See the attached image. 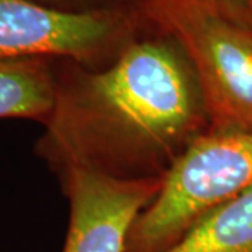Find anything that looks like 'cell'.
I'll return each mask as SVG.
<instances>
[{"label":"cell","instance_id":"cell-1","mask_svg":"<svg viewBox=\"0 0 252 252\" xmlns=\"http://www.w3.org/2000/svg\"><path fill=\"white\" fill-rule=\"evenodd\" d=\"M35 144L58 174L164 178L209 130L198 79L171 38L146 30L112 62L90 69L55 61V99Z\"/></svg>","mask_w":252,"mask_h":252},{"label":"cell","instance_id":"cell-2","mask_svg":"<svg viewBox=\"0 0 252 252\" xmlns=\"http://www.w3.org/2000/svg\"><path fill=\"white\" fill-rule=\"evenodd\" d=\"M146 30L171 38L198 79L209 130H252V21L206 0H132Z\"/></svg>","mask_w":252,"mask_h":252},{"label":"cell","instance_id":"cell-3","mask_svg":"<svg viewBox=\"0 0 252 252\" xmlns=\"http://www.w3.org/2000/svg\"><path fill=\"white\" fill-rule=\"evenodd\" d=\"M252 188V130H207L195 139L136 219L125 252H162L216 207Z\"/></svg>","mask_w":252,"mask_h":252},{"label":"cell","instance_id":"cell-4","mask_svg":"<svg viewBox=\"0 0 252 252\" xmlns=\"http://www.w3.org/2000/svg\"><path fill=\"white\" fill-rule=\"evenodd\" d=\"M143 31L132 6L67 11L32 0H0V63L51 59L101 69Z\"/></svg>","mask_w":252,"mask_h":252},{"label":"cell","instance_id":"cell-5","mask_svg":"<svg viewBox=\"0 0 252 252\" xmlns=\"http://www.w3.org/2000/svg\"><path fill=\"white\" fill-rule=\"evenodd\" d=\"M59 180L70 205L62 252H125L132 225L157 196L164 178L118 180L69 170Z\"/></svg>","mask_w":252,"mask_h":252},{"label":"cell","instance_id":"cell-6","mask_svg":"<svg viewBox=\"0 0 252 252\" xmlns=\"http://www.w3.org/2000/svg\"><path fill=\"white\" fill-rule=\"evenodd\" d=\"M55 99V61L20 59L0 63V118L45 122Z\"/></svg>","mask_w":252,"mask_h":252},{"label":"cell","instance_id":"cell-7","mask_svg":"<svg viewBox=\"0 0 252 252\" xmlns=\"http://www.w3.org/2000/svg\"><path fill=\"white\" fill-rule=\"evenodd\" d=\"M162 252H252V188L212 210Z\"/></svg>","mask_w":252,"mask_h":252},{"label":"cell","instance_id":"cell-8","mask_svg":"<svg viewBox=\"0 0 252 252\" xmlns=\"http://www.w3.org/2000/svg\"><path fill=\"white\" fill-rule=\"evenodd\" d=\"M55 9L67 11H89V10L109 9L132 6V0H32Z\"/></svg>","mask_w":252,"mask_h":252},{"label":"cell","instance_id":"cell-9","mask_svg":"<svg viewBox=\"0 0 252 252\" xmlns=\"http://www.w3.org/2000/svg\"><path fill=\"white\" fill-rule=\"evenodd\" d=\"M206 1L233 16L252 21V0H206Z\"/></svg>","mask_w":252,"mask_h":252}]
</instances>
